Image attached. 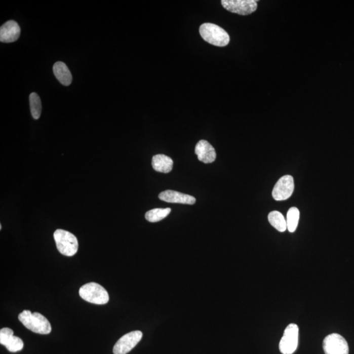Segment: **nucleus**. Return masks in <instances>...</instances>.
Returning a JSON list of instances; mask_svg holds the SVG:
<instances>
[{"instance_id": "6", "label": "nucleus", "mask_w": 354, "mask_h": 354, "mask_svg": "<svg viewBox=\"0 0 354 354\" xmlns=\"http://www.w3.org/2000/svg\"><path fill=\"white\" fill-rule=\"evenodd\" d=\"M323 348L326 354H349L348 342L337 333L331 334L325 338Z\"/></svg>"}, {"instance_id": "4", "label": "nucleus", "mask_w": 354, "mask_h": 354, "mask_svg": "<svg viewBox=\"0 0 354 354\" xmlns=\"http://www.w3.org/2000/svg\"><path fill=\"white\" fill-rule=\"evenodd\" d=\"M80 297L87 302L95 304H106L109 301L108 292L101 285L95 282L85 284L80 289Z\"/></svg>"}, {"instance_id": "18", "label": "nucleus", "mask_w": 354, "mask_h": 354, "mask_svg": "<svg viewBox=\"0 0 354 354\" xmlns=\"http://www.w3.org/2000/svg\"><path fill=\"white\" fill-rule=\"evenodd\" d=\"M31 113L33 118L38 120L41 116L42 110L41 99L36 93H32L29 97Z\"/></svg>"}, {"instance_id": "14", "label": "nucleus", "mask_w": 354, "mask_h": 354, "mask_svg": "<svg viewBox=\"0 0 354 354\" xmlns=\"http://www.w3.org/2000/svg\"><path fill=\"white\" fill-rule=\"evenodd\" d=\"M153 169L158 172L168 173L173 169V161L171 158L164 154H157L152 158Z\"/></svg>"}, {"instance_id": "9", "label": "nucleus", "mask_w": 354, "mask_h": 354, "mask_svg": "<svg viewBox=\"0 0 354 354\" xmlns=\"http://www.w3.org/2000/svg\"><path fill=\"white\" fill-rule=\"evenodd\" d=\"M295 184L292 176L285 175L276 182L272 191V196L276 201L286 200L292 195Z\"/></svg>"}, {"instance_id": "20", "label": "nucleus", "mask_w": 354, "mask_h": 354, "mask_svg": "<svg viewBox=\"0 0 354 354\" xmlns=\"http://www.w3.org/2000/svg\"><path fill=\"white\" fill-rule=\"evenodd\" d=\"M13 333H13L12 329L8 328V327L2 329L0 330V343L1 344L6 346L9 340L13 337Z\"/></svg>"}, {"instance_id": "12", "label": "nucleus", "mask_w": 354, "mask_h": 354, "mask_svg": "<svg viewBox=\"0 0 354 354\" xmlns=\"http://www.w3.org/2000/svg\"><path fill=\"white\" fill-rule=\"evenodd\" d=\"M159 198L162 201L172 204L193 205L195 203L194 197L173 190L162 191L160 193Z\"/></svg>"}, {"instance_id": "1", "label": "nucleus", "mask_w": 354, "mask_h": 354, "mask_svg": "<svg viewBox=\"0 0 354 354\" xmlns=\"http://www.w3.org/2000/svg\"><path fill=\"white\" fill-rule=\"evenodd\" d=\"M19 320L29 330L41 335H48L51 332V326L48 320L38 312L24 310L18 316Z\"/></svg>"}, {"instance_id": "10", "label": "nucleus", "mask_w": 354, "mask_h": 354, "mask_svg": "<svg viewBox=\"0 0 354 354\" xmlns=\"http://www.w3.org/2000/svg\"><path fill=\"white\" fill-rule=\"evenodd\" d=\"M21 34V28L16 21H9L0 28V41L3 43H12L17 41Z\"/></svg>"}, {"instance_id": "19", "label": "nucleus", "mask_w": 354, "mask_h": 354, "mask_svg": "<svg viewBox=\"0 0 354 354\" xmlns=\"http://www.w3.org/2000/svg\"><path fill=\"white\" fill-rule=\"evenodd\" d=\"M5 346L11 352H17V351H19L23 349L24 343L21 338L13 336V337L9 340V342L7 343Z\"/></svg>"}, {"instance_id": "11", "label": "nucleus", "mask_w": 354, "mask_h": 354, "mask_svg": "<svg viewBox=\"0 0 354 354\" xmlns=\"http://www.w3.org/2000/svg\"><path fill=\"white\" fill-rule=\"evenodd\" d=\"M195 153L198 155V160L205 164L213 163L217 157L215 148L206 140H201L198 142Z\"/></svg>"}, {"instance_id": "7", "label": "nucleus", "mask_w": 354, "mask_h": 354, "mask_svg": "<svg viewBox=\"0 0 354 354\" xmlns=\"http://www.w3.org/2000/svg\"><path fill=\"white\" fill-rule=\"evenodd\" d=\"M255 0H222V6L228 12L240 15H248L257 9Z\"/></svg>"}, {"instance_id": "3", "label": "nucleus", "mask_w": 354, "mask_h": 354, "mask_svg": "<svg viewBox=\"0 0 354 354\" xmlns=\"http://www.w3.org/2000/svg\"><path fill=\"white\" fill-rule=\"evenodd\" d=\"M53 236H54L58 251L62 255L72 257L77 253L78 249V242L73 233L66 230L58 229L55 231Z\"/></svg>"}, {"instance_id": "17", "label": "nucleus", "mask_w": 354, "mask_h": 354, "mask_svg": "<svg viewBox=\"0 0 354 354\" xmlns=\"http://www.w3.org/2000/svg\"><path fill=\"white\" fill-rule=\"evenodd\" d=\"M171 211V209L170 208L152 209V210L146 212L145 218L148 221L150 222H159L160 220H163L165 218L168 217Z\"/></svg>"}, {"instance_id": "15", "label": "nucleus", "mask_w": 354, "mask_h": 354, "mask_svg": "<svg viewBox=\"0 0 354 354\" xmlns=\"http://www.w3.org/2000/svg\"><path fill=\"white\" fill-rule=\"evenodd\" d=\"M268 220L271 226L281 232L287 229L286 219L279 211H273L269 213Z\"/></svg>"}, {"instance_id": "8", "label": "nucleus", "mask_w": 354, "mask_h": 354, "mask_svg": "<svg viewBox=\"0 0 354 354\" xmlns=\"http://www.w3.org/2000/svg\"><path fill=\"white\" fill-rule=\"evenodd\" d=\"M142 333L140 331L130 332L120 338L113 348L114 354H127L141 341Z\"/></svg>"}, {"instance_id": "16", "label": "nucleus", "mask_w": 354, "mask_h": 354, "mask_svg": "<svg viewBox=\"0 0 354 354\" xmlns=\"http://www.w3.org/2000/svg\"><path fill=\"white\" fill-rule=\"evenodd\" d=\"M300 211L297 208L289 209L287 214V227L290 232H294L297 228L299 221Z\"/></svg>"}, {"instance_id": "2", "label": "nucleus", "mask_w": 354, "mask_h": 354, "mask_svg": "<svg viewBox=\"0 0 354 354\" xmlns=\"http://www.w3.org/2000/svg\"><path fill=\"white\" fill-rule=\"evenodd\" d=\"M200 35L205 41L215 46L224 47L230 42V36L226 31L217 24L204 23L200 26Z\"/></svg>"}, {"instance_id": "13", "label": "nucleus", "mask_w": 354, "mask_h": 354, "mask_svg": "<svg viewBox=\"0 0 354 354\" xmlns=\"http://www.w3.org/2000/svg\"><path fill=\"white\" fill-rule=\"evenodd\" d=\"M53 73L59 82L64 86H70L72 75L68 66L63 62H57L53 66Z\"/></svg>"}, {"instance_id": "5", "label": "nucleus", "mask_w": 354, "mask_h": 354, "mask_svg": "<svg viewBox=\"0 0 354 354\" xmlns=\"http://www.w3.org/2000/svg\"><path fill=\"white\" fill-rule=\"evenodd\" d=\"M299 329L297 325L289 324L285 329L284 335L280 340L279 348L283 354H292L297 349Z\"/></svg>"}]
</instances>
